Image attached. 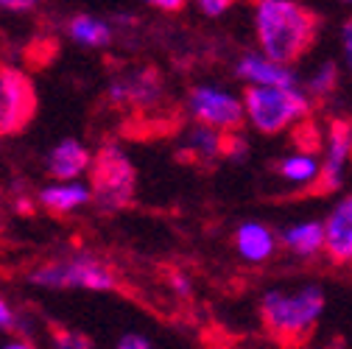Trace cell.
<instances>
[{
	"label": "cell",
	"instance_id": "obj_5",
	"mask_svg": "<svg viewBox=\"0 0 352 349\" xmlns=\"http://www.w3.org/2000/svg\"><path fill=\"white\" fill-rule=\"evenodd\" d=\"M93 204L104 212H118L135 201L138 193V170L115 143H107L93 157Z\"/></svg>",
	"mask_w": 352,
	"mask_h": 349
},
{
	"label": "cell",
	"instance_id": "obj_8",
	"mask_svg": "<svg viewBox=\"0 0 352 349\" xmlns=\"http://www.w3.org/2000/svg\"><path fill=\"white\" fill-rule=\"evenodd\" d=\"M349 159H352V126L346 120H336L327 132V146L322 159V177H319L322 193H333L341 188Z\"/></svg>",
	"mask_w": 352,
	"mask_h": 349
},
{
	"label": "cell",
	"instance_id": "obj_20",
	"mask_svg": "<svg viewBox=\"0 0 352 349\" xmlns=\"http://www.w3.org/2000/svg\"><path fill=\"white\" fill-rule=\"evenodd\" d=\"M0 333H23L20 313L3 293H0Z\"/></svg>",
	"mask_w": 352,
	"mask_h": 349
},
{
	"label": "cell",
	"instance_id": "obj_28",
	"mask_svg": "<svg viewBox=\"0 0 352 349\" xmlns=\"http://www.w3.org/2000/svg\"><path fill=\"white\" fill-rule=\"evenodd\" d=\"M31 346V341H25V338H9V341H3V349H28Z\"/></svg>",
	"mask_w": 352,
	"mask_h": 349
},
{
	"label": "cell",
	"instance_id": "obj_23",
	"mask_svg": "<svg viewBox=\"0 0 352 349\" xmlns=\"http://www.w3.org/2000/svg\"><path fill=\"white\" fill-rule=\"evenodd\" d=\"M341 56H344V67L352 76V17L341 25Z\"/></svg>",
	"mask_w": 352,
	"mask_h": 349
},
{
	"label": "cell",
	"instance_id": "obj_27",
	"mask_svg": "<svg viewBox=\"0 0 352 349\" xmlns=\"http://www.w3.org/2000/svg\"><path fill=\"white\" fill-rule=\"evenodd\" d=\"M170 285H173V291L179 293V296H188L190 293V280L185 274H173L170 277Z\"/></svg>",
	"mask_w": 352,
	"mask_h": 349
},
{
	"label": "cell",
	"instance_id": "obj_4",
	"mask_svg": "<svg viewBox=\"0 0 352 349\" xmlns=\"http://www.w3.org/2000/svg\"><path fill=\"white\" fill-rule=\"evenodd\" d=\"M28 282L45 291H93V293H109L118 285L115 271L96 254H70L62 260L39 266L28 274Z\"/></svg>",
	"mask_w": 352,
	"mask_h": 349
},
{
	"label": "cell",
	"instance_id": "obj_29",
	"mask_svg": "<svg viewBox=\"0 0 352 349\" xmlns=\"http://www.w3.org/2000/svg\"><path fill=\"white\" fill-rule=\"evenodd\" d=\"M115 23H118V25H135V14H129V12H118V14H115Z\"/></svg>",
	"mask_w": 352,
	"mask_h": 349
},
{
	"label": "cell",
	"instance_id": "obj_7",
	"mask_svg": "<svg viewBox=\"0 0 352 349\" xmlns=\"http://www.w3.org/2000/svg\"><path fill=\"white\" fill-rule=\"evenodd\" d=\"M36 109L34 81L17 67H0V135H17Z\"/></svg>",
	"mask_w": 352,
	"mask_h": 349
},
{
	"label": "cell",
	"instance_id": "obj_30",
	"mask_svg": "<svg viewBox=\"0 0 352 349\" xmlns=\"http://www.w3.org/2000/svg\"><path fill=\"white\" fill-rule=\"evenodd\" d=\"M344 3H352V0H344Z\"/></svg>",
	"mask_w": 352,
	"mask_h": 349
},
{
	"label": "cell",
	"instance_id": "obj_11",
	"mask_svg": "<svg viewBox=\"0 0 352 349\" xmlns=\"http://www.w3.org/2000/svg\"><path fill=\"white\" fill-rule=\"evenodd\" d=\"M232 246H235L238 257L243 260L246 266H266L283 243H280V235L269 224H263V221H243L235 229Z\"/></svg>",
	"mask_w": 352,
	"mask_h": 349
},
{
	"label": "cell",
	"instance_id": "obj_19",
	"mask_svg": "<svg viewBox=\"0 0 352 349\" xmlns=\"http://www.w3.org/2000/svg\"><path fill=\"white\" fill-rule=\"evenodd\" d=\"M305 90L311 93V98H327L338 90V65L336 62H324L311 78H307Z\"/></svg>",
	"mask_w": 352,
	"mask_h": 349
},
{
	"label": "cell",
	"instance_id": "obj_10",
	"mask_svg": "<svg viewBox=\"0 0 352 349\" xmlns=\"http://www.w3.org/2000/svg\"><path fill=\"white\" fill-rule=\"evenodd\" d=\"M324 254L336 266H352V193L324 218Z\"/></svg>",
	"mask_w": 352,
	"mask_h": 349
},
{
	"label": "cell",
	"instance_id": "obj_18",
	"mask_svg": "<svg viewBox=\"0 0 352 349\" xmlns=\"http://www.w3.org/2000/svg\"><path fill=\"white\" fill-rule=\"evenodd\" d=\"M277 173L280 179L288 182V185H296V188H319V177H322V162L314 157V154H288L280 159L277 165Z\"/></svg>",
	"mask_w": 352,
	"mask_h": 349
},
{
	"label": "cell",
	"instance_id": "obj_14",
	"mask_svg": "<svg viewBox=\"0 0 352 349\" xmlns=\"http://www.w3.org/2000/svg\"><path fill=\"white\" fill-rule=\"evenodd\" d=\"M280 243L288 254H294L299 260H314V257L324 254V221L307 218V221L291 224L288 229H283Z\"/></svg>",
	"mask_w": 352,
	"mask_h": 349
},
{
	"label": "cell",
	"instance_id": "obj_9",
	"mask_svg": "<svg viewBox=\"0 0 352 349\" xmlns=\"http://www.w3.org/2000/svg\"><path fill=\"white\" fill-rule=\"evenodd\" d=\"M235 76L246 87L249 84H257V87H299V78L291 70V65L277 62V59H272L269 54H263V51L243 54L238 59V65H235Z\"/></svg>",
	"mask_w": 352,
	"mask_h": 349
},
{
	"label": "cell",
	"instance_id": "obj_26",
	"mask_svg": "<svg viewBox=\"0 0 352 349\" xmlns=\"http://www.w3.org/2000/svg\"><path fill=\"white\" fill-rule=\"evenodd\" d=\"M143 3H146L148 9H157V12H168V14H173V12H182V9L188 6V0H143Z\"/></svg>",
	"mask_w": 352,
	"mask_h": 349
},
{
	"label": "cell",
	"instance_id": "obj_21",
	"mask_svg": "<svg viewBox=\"0 0 352 349\" xmlns=\"http://www.w3.org/2000/svg\"><path fill=\"white\" fill-rule=\"evenodd\" d=\"M54 346H59V349H90L93 338H87L78 330H59L54 335Z\"/></svg>",
	"mask_w": 352,
	"mask_h": 349
},
{
	"label": "cell",
	"instance_id": "obj_3",
	"mask_svg": "<svg viewBox=\"0 0 352 349\" xmlns=\"http://www.w3.org/2000/svg\"><path fill=\"white\" fill-rule=\"evenodd\" d=\"M246 123L257 135H280L311 115V93L302 87H257L243 90Z\"/></svg>",
	"mask_w": 352,
	"mask_h": 349
},
{
	"label": "cell",
	"instance_id": "obj_2",
	"mask_svg": "<svg viewBox=\"0 0 352 349\" xmlns=\"http://www.w3.org/2000/svg\"><path fill=\"white\" fill-rule=\"evenodd\" d=\"M324 291L322 285H302L294 291L272 288L260 299V322L280 344H305L324 316Z\"/></svg>",
	"mask_w": 352,
	"mask_h": 349
},
{
	"label": "cell",
	"instance_id": "obj_22",
	"mask_svg": "<svg viewBox=\"0 0 352 349\" xmlns=\"http://www.w3.org/2000/svg\"><path fill=\"white\" fill-rule=\"evenodd\" d=\"M193 3L204 17H224L235 6V0H193Z\"/></svg>",
	"mask_w": 352,
	"mask_h": 349
},
{
	"label": "cell",
	"instance_id": "obj_16",
	"mask_svg": "<svg viewBox=\"0 0 352 349\" xmlns=\"http://www.w3.org/2000/svg\"><path fill=\"white\" fill-rule=\"evenodd\" d=\"M109 98L118 104H140L148 106L151 101L160 98V81L154 73H135V76H123L109 84Z\"/></svg>",
	"mask_w": 352,
	"mask_h": 349
},
{
	"label": "cell",
	"instance_id": "obj_25",
	"mask_svg": "<svg viewBox=\"0 0 352 349\" xmlns=\"http://www.w3.org/2000/svg\"><path fill=\"white\" fill-rule=\"evenodd\" d=\"M42 0H0V12H14V14H23V12H34Z\"/></svg>",
	"mask_w": 352,
	"mask_h": 349
},
{
	"label": "cell",
	"instance_id": "obj_17",
	"mask_svg": "<svg viewBox=\"0 0 352 349\" xmlns=\"http://www.w3.org/2000/svg\"><path fill=\"white\" fill-rule=\"evenodd\" d=\"M227 132L215 126H207V123H196L190 132L185 135V151L196 159H204V162H212L218 157L227 154Z\"/></svg>",
	"mask_w": 352,
	"mask_h": 349
},
{
	"label": "cell",
	"instance_id": "obj_13",
	"mask_svg": "<svg viewBox=\"0 0 352 349\" xmlns=\"http://www.w3.org/2000/svg\"><path fill=\"white\" fill-rule=\"evenodd\" d=\"M39 204L54 215H73L84 207H90L93 199V185L81 179H56L39 190Z\"/></svg>",
	"mask_w": 352,
	"mask_h": 349
},
{
	"label": "cell",
	"instance_id": "obj_15",
	"mask_svg": "<svg viewBox=\"0 0 352 349\" xmlns=\"http://www.w3.org/2000/svg\"><path fill=\"white\" fill-rule=\"evenodd\" d=\"M67 36L84 51H101L112 45V23L98 14H73L67 20Z\"/></svg>",
	"mask_w": 352,
	"mask_h": 349
},
{
	"label": "cell",
	"instance_id": "obj_12",
	"mask_svg": "<svg viewBox=\"0 0 352 349\" xmlns=\"http://www.w3.org/2000/svg\"><path fill=\"white\" fill-rule=\"evenodd\" d=\"M93 151L87 148L81 140L76 137H65L59 140L48 157H45V170L51 179H81L84 173L93 170Z\"/></svg>",
	"mask_w": 352,
	"mask_h": 349
},
{
	"label": "cell",
	"instance_id": "obj_1",
	"mask_svg": "<svg viewBox=\"0 0 352 349\" xmlns=\"http://www.w3.org/2000/svg\"><path fill=\"white\" fill-rule=\"evenodd\" d=\"M252 23L260 51L285 65H296L311 51L319 31L316 14L296 0H257Z\"/></svg>",
	"mask_w": 352,
	"mask_h": 349
},
{
	"label": "cell",
	"instance_id": "obj_6",
	"mask_svg": "<svg viewBox=\"0 0 352 349\" xmlns=\"http://www.w3.org/2000/svg\"><path fill=\"white\" fill-rule=\"evenodd\" d=\"M188 112L196 123L215 126L221 132L232 135L246 123V106L243 95H235L221 84H196L188 93Z\"/></svg>",
	"mask_w": 352,
	"mask_h": 349
},
{
	"label": "cell",
	"instance_id": "obj_24",
	"mask_svg": "<svg viewBox=\"0 0 352 349\" xmlns=\"http://www.w3.org/2000/svg\"><path fill=\"white\" fill-rule=\"evenodd\" d=\"M151 338H146L143 333H123L118 338V349H151Z\"/></svg>",
	"mask_w": 352,
	"mask_h": 349
}]
</instances>
